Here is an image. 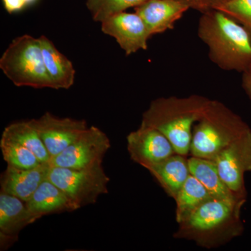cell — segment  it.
Wrapping results in <instances>:
<instances>
[{"label":"cell","instance_id":"5","mask_svg":"<svg viewBox=\"0 0 251 251\" xmlns=\"http://www.w3.org/2000/svg\"><path fill=\"white\" fill-rule=\"evenodd\" d=\"M110 148L108 135L98 127H88L64 151L50 160L52 167L82 170L103 166Z\"/></svg>","mask_w":251,"mask_h":251},{"label":"cell","instance_id":"2","mask_svg":"<svg viewBox=\"0 0 251 251\" xmlns=\"http://www.w3.org/2000/svg\"><path fill=\"white\" fill-rule=\"evenodd\" d=\"M210 102L200 96L158 99L143 114L142 125L160 130L175 152L185 156L191 149L193 124L202 118Z\"/></svg>","mask_w":251,"mask_h":251},{"label":"cell","instance_id":"21","mask_svg":"<svg viewBox=\"0 0 251 251\" xmlns=\"http://www.w3.org/2000/svg\"><path fill=\"white\" fill-rule=\"evenodd\" d=\"M146 0H87V7L92 19L102 22L105 18L117 13L139 6Z\"/></svg>","mask_w":251,"mask_h":251},{"label":"cell","instance_id":"6","mask_svg":"<svg viewBox=\"0 0 251 251\" xmlns=\"http://www.w3.org/2000/svg\"><path fill=\"white\" fill-rule=\"evenodd\" d=\"M221 179L234 193H244V175L251 171V130L236 137L214 158Z\"/></svg>","mask_w":251,"mask_h":251},{"label":"cell","instance_id":"8","mask_svg":"<svg viewBox=\"0 0 251 251\" xmlns=\"http://www.w3.org/2000/svg\"><path fill=\"white\" fill-rule=\"evenodd\" d=\"M31 121L39 132L50 158L64 151L88 128L85 120L69 117L59 118L49 112L39 119H32Z\"/></svg>","mask_w":251,"mask_h":251},{"label":"cell","instance_id":"17","mask_svg":"<svg viewBox=\"0 0 251 251\" xmlns=\"http://www.w3.org/2000/svg\"><path fill=\"white\" fill-rule=\"evenodd\" d=\"M148 170L165 189L174 196H176L191 174L188 161L179 154L172 155Z\"/></svg>","mask_w":251,"mask_h":251},{"label":"cell","instance_id":"9","mask_svg":"<svg viewBox=\"0 0 251 251\" xmlns=\"http://www.w3.org/2000/svg\"><path fill=\"white\" fill-rule=\"evenodd\" d=\"M127 145L133 161L149 169L173 155L174 148L160 130L142 125L127 136Z\"/></svg>","mask_w":251,"mask_h":251},{"label":"cell","instance_id":"16","mask_svg":"<svg viewBox=\"0 0 251 251\" xmlns=\"http://www.w3.org/2000/svg\"><path fill=\"white\" fill-rule=\"evenodd\" d=\"M236 206L237 204L212 198L196 208L186 220L191 228L209 230L229 219Z\"/></svg>","mask_w":251,"mask_h":251},{"label":"cell","instance_id":"15","mask_svg":"<svg viewBox=\"0 0 251 251\" xmlns=\"http://www.w3.org/2000/svg\"><path fill=\"white\" fill-rule=\"evenodd\" d=\"M190 173L199 180L213 198L237 204L235 196L220 176L217 167L212 160L193 156L188 160Z\"/></svg>","mask_w":251,"mask_h":251},{"label":"cell","instance_id":"10","mask_svg":"<svg viewBox=\"0 0 251 251\" xmlns=\"http://www.w3.org/2000/svg\"><path fill=\"white\" fill-rule=\"evenodd\" d=\"M34 223L25 201L11 195L0 193V242L1 250L18 240L20 232Z\"/></svg>","mask_w":251,"mask_h":251},{"label":"cell","instance_id":"13","mask_svg":"<svg viewBox=\"0 0 251 251\" xmlns=\"http://www.w3.org/2000/svg\"><path fill=\"white\" fill-rule=\"evenodd\" d=\"M25 203L34 222L44 216L77 210L65 193L49 179L41 183Z\"/></svg>","mask_w":251,"mask_h":251},{"label":"cell","instance_id":"7","mask_svg":"<svg viewBox=\"0 0 251 251\" xmlns=\"http://www.w3.org/2000/svg\"><path fill=\"white\" fill-rule=\"evenodd\" d=\"M100 23L104 34L114 38L127 56L148 49L151 36L136 13L122 11L109 16Z\"/></svg>","mask_w":251,"mask_h":251},{"label":"cell","instance_id":"1","mask_svg":"<svg viewBox=\"0 0 251 251\" xmlns=\"http://www.w3.org/2000/svg\"><path fill=\"white\" fill-rule=\"evenodd\" d=\"M198 36L211 62L226 72L244 73L251 67V36L233 18L219 10L201 14Z\"/></svg>","mask_w":251,"mask_h":251},{"label":"cell","instance_id":"25","mask_svg":"<svg viewBox=\"0 0 251 251\" xmlns=\"http://www.w3.org/2000/svg\"><path fill=\"white\" fill-rule=\"evenodd\" d=\"M242 85L246 94L251 100V67L242 73Z\"/></svg>","mask_w":251,"mask_h":251},{"label":"cell","instance_id":"23","mask_svg":"<svg viewBox=\"0 0 251 251\" xmlns=\"http://www.w3.org/2000/svg\"><path fill=\"white\" fill-rule=\"evenodd\" d=\"M176 1L186 5L189 9L196 10L202 14L211 10L219 9L231 0H176Z\"/></svg>","mask_w":251,"mask_h":251},{"label":"cell","instance_id":"20","mask_svg":"<svg viewBox=\"0 0 251 251\" xmlns=\"http://www.w3.org/2000/svg\"><path fill=\"white\" fill-rule=\"evenodd\" d=\"M0 150L4 161L9 166L30 169L42 163L29 149L2 135L0 140Z\"/></svg>","mask_w":251,"mask_h":251},{"label":"cell","instance_id":"12","mask_svg":"<svg viewBox=\"0 0 251 251\" xmlns=\"http://www.w3.org/2000/svg\"><path fill=\"white\" fill-rule=\"evenodd\" d=\"M50 168L49 163H41L30 169L7 165L1 176V191L27 202L41 183L48 179Z\"/></svg>","mask_w":251,"mask_h":251},{"label":"cell","instance_id":"3","mask_svg":"<svg viewBox=\"0 0 251 251\" xmlns=\"http://www.w3.org/2000/svg\"><path fill=\"white\" fill-rule=\"evenodd\" d=\"M0 69L17 87L53 89L39 38L24 34L14 39L0 58Z\"/></svg>","mask_w":251,"mask_h":251},{"label":"cell","instance_id":"14","mask_svg":"<svg viewBox=\"0 0 251 251\" xmlns=\"http://www.w3.org/2000/svg\"><path fill=\"white\" fill-rule=\"evenodd\" d=\"M46 70L54 90H69L75 82V70L72 61L59 52L46 36L39 38Z\"/></svg>","mask_w":251,"mask_h":251},{"label":"cell","instance_id":"11","mask_svg":"<svg viewBox=\"0 0 251 251\" xmlns=\"http://www.w3.org/2000/svg\"><path fill=\"white\" fill-rule=\"evenodd\" d=\"M189 10L176 0H146L135 8L152 36L174 29L175 23Z\"/></svg>","mask_w":251,"mask_h":251},{"label":"cell","instance_id":"26","mask_svg":"<svg viewBox=\"0 0 251 251\" xmlns=\"http://www.w3.org/2000/svg\"><path fill=\"white\" fill-rule=\"evenodd\" d=\"M25 1H26V3H27V5H29L35 2V1H37V0H25Z\"/></svg>","mask_w":251,"mask_h":251},{"label":"cell","instance_id":"18","mask_svg":"<svg viewBox=\"0 0 251 251\" xmlns=\"http://www.w3.org/2000/svg\"><path fill=\"white\" fill-rule=\"evenodd\" d=\"M2 135L29 149L41 163H49L50 155L31 120L8 125Z\"/></svg>","mask_w":251,"mask_h":251},{"label":"cell","instance_id":"22","mask_svg":"<svg viewBox=\"0 0 251 251\" xmlns=\"http://www.w3.org/2000/svg\"><path fill=\"white\" fill-rule=\"evenodd\" d=\"M218 10L242 25L251 36V0H231Z\"/></svg>","mask_w":251,"mask_h":251},{"label":"cell","instance_id":"4","mask_svg":"<svg viewBox=\"0 0 251 251\" xmlns=\"http://www.w3.org/2000/svg\"><path fill=\"white\" fill-rule=\"evenodd\" d=\"M48 179L65 193L77 209L95 204L100 196L108 193L110 178L103 166L82 170L50 166Z\"/></svg>","mask_w":251,"mask_h":251},{"label":"cell","instance_id":"19","mask_svg":"<svg viewBox=\"0 0 251 251\" xmlns=\"http://www.w3.org/2000/svg\"><path fill=\"white\" fill-rule=\"evenodd\" d=\"M175 198L177 206L176 216L179 221L187 219L196 208L213 198L202 183L191 174Z\"/></svg>","mask_w":251,"mask_h":251},{"label":"cell","instance_id":"24","mask_svg":"<svg viewBox=\"0 0 251 251\" xmlns=\"http://www.w3.org/2000/svg\"><path fill=\"white\" fill-rule=\"evenodd\" d=\"M5 10L9 14H14L22 11L27 6L25 0H2Z\"/></svg>","mask_w":251,"mask_h":251}]
</instances>
